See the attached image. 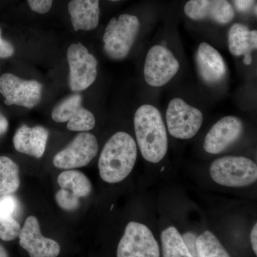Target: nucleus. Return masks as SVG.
<instances>
[{
  "mask_svg": "<svg viewBox=\"0 0 257 257\" xmlns=\"http://www.w3.org/2000/svg\"><path fill=\"white\" fill-rule=\"evenodd\" d=\"M134 124L144 159L151 163L160 162L168 150L167 130L160 111L151 104H144L137 109Z\"/></svg>",
  "mask_w": 257,
  "mask_h": 257,
  "instance_id": "obj_1",
  "label": "nucleus"
},
{
  "mask_svg": "<svg viewBox=\"0 0 257 257\" xmlns=\"http://www.w3.org/2000/svg\"><path fill=\"white\" fill-rule=\"evenodd\" d=\"M138 157V146L133 137L118 132L109 139L98 162L101 178L109 184L119 183L131 173Z\"/></svg>",
  "mask_w": 257,
  "mask_h": 257,
  "instance_id": "obj_2",
  "label": "nucleus"
},
{
  "mask_svg": "<svg viewBox=\"0 0 257 257\" xmlns=\"http://www.w3.org/2000/svg\"><path fill=\"white\" fill-rule=\"evenodd\" d=\"M209 174L214 182L228 187H243L256 182L257 166L244 157L225 156L212 162Z\"/></svg>",
  "mask_w": 257,
  "mask_h": 257,
  "instance_id": "obj_3",
  "label": "nucleus"
},
{
  "mask_svg": "<svg viewBox=\"0 0 257 257\" xmlns=\"http://www.w3.org/2000/svg\"><path fill=\"white\" fill-rule=\"evenodd\" d=\"M140 29V22L136 16L121 15L109 21L104 32V52L109 58L121 60L127 57Z\"/></svg>",
  "mask_w": 257,
  "mask_h": 257,
  "instance_id": "obj_4",
  "label": "nucleus"
},
{
  "mask_svg": "<svg viewBox=\"0 0 257 257\" xmlns=\"http://www.w3.org/2000/svg\"><path fill=\"white\" fill-rule=\"evenodd\" d=\"M202 111L189 105L180 98H174L169 103L166 121L169 133L180 140H189L195 136L203 123Z\"/></svg>",
  "mask_w": 257,
  "mask_h": 257,
  "instance_id": "obj_5",
  "label": "nucleus"
},
{
  "mask_svg": "<svg viewBox=\"0 0 257 257\" xmlns=\"http://www.w3.org/2000/svg\"><path fill=\"white\" fill-rule=\"evenodd\" d=\"M117 257H160V248L146 225L131 221L118 244Z\"/></svg>",
  "mask_w": 257,
  "mask_h": 257,
  "instance_id": "obj_6",
  "label": "nucleus"
},
{
  "mask_svg": "<svg viewBox=\"0 0 257 257\" xmlns=\"http://www.w3.org/2000/svg\"><path fill=\"white\" fill-rule=\"evenodd\" d=\"M69 87L73 92L85 90L96 80L98 62L82 44H72L67 50Z\"/></svg>",
  "mask_w": 257,
  "mask_h": 257,
  "instance_id": "obj_7",
  "label": "nucleus"
},
{
  "mask_svg": "<svg viewBox=\"0 0 257 257\" xmlns=\"http://www.w3.org/2000/svg\"><path fill=\"white\" fill-rule=\"evenodd\" d=\"M179 68V61L169 49L162 45H155L149 50L145 60V81L151 87H163L172 80Z\"/></svg>",
  "mask_w": 257,
  "mask_h": 257,
  "instance_id": "obj_8",
  "label": "nucleus"
},
{
  "mask_svg": "<svg viewBox=\"0 0 257 257\" xmlns=\"http://www.w3.org/2000/svg\"><path fill=\"white\" fill-rule=\"evenodd\" d=\"M0 93L6 105L32 109L41 101L42 85L37 81L25 80L15 74L5 73L0 77Z\"/></svg>",
  "mask_w": 257,
  "mask_h": 257,
  "instance_id": "obj_9",
  "label": "nucleus"
},
{
  "mask_svg": "<svg viewBox=\"0 0 257 257\" xmlns=\"http://www.w3.org/2000/svg\"><path fill=\"white\" fill-rule=\"evenodd\" d=\"M98 150L99 146L94 135L83 132L55 155L53 164L57 168L62 170L85 167L96 156Z\"/></svg>",
  "mask_w": 257,
  "mask_h": 257,
  "instance_id": "obj_10",
  "label": "nucleus"
},
{
  "mask_svg": "<svg viewBox=\"0 0 257 257\" xmlns=\"http://www.w3.org/2000/svg\"><path fill=\"white\" fill-rule=\"evenodd\" d=\"M82 103L80 94L68 96L54 108L52 119L56 122H67V128L70 131H90L95 126V117L91 111L83 107Z\"/></svg>",
  "mask_w": 257,
  "mask_h": 257,
  "instance_id": "obj_11",
  "label": "nucleus"
},
{
  "mask_svg": "<svg viewBox=\"0 0 257 257\" xmlns=\"http://www.w3.org/2000/svg\"><path fill=\"white\" fill-rule=\"evenodd\" d=\"M18 236L20 246L28 251L30 257H57L60 255V244L42 235L35 216L27 218Z\"/></svg>",
  "mask_w": 257,
  "mask_h": 257,
  "instance_id": "obj_12",
  "label": "nucleus"
},
{
  "mask_svg": "<svg viewBox=\"0 0 257 257\" xmlns=\"http://www.w3.org/2000/svg\"><path fill=\"white\" fill-rule=\"evenodd\" d=\"M243 133V123L234 116H226L213 125L204 140L207 153L217 155L237 141Z\"/></svg>",
  "mask_w": 257,
  "mask_h": 257,
  "instance_id": "obj_13",
  "label": "nucleus"
},
{
  "mask_svg": "<svg viewBox=\"0 0 257 257\" xmlns=\"http://www.w3.org/2000/svg\"><path fill=\"white\" fill-rule=\"evenodd\" d=\"M184 13L193 20H211L219 25L229 23L235 16L234 8L228 0H189Z\"/></svg>",
  "mask_w": 257,
  "mask_h": 257,
  "instance_id": "obj_14",
  "label": "nucleus"
},
{
  "mask_svg": "<svg viewBox=\"0 0 257 257\" xmlns=\"http://www.w3.org/2000/svg\"><path fill=\"white\" fill-rule=\"evenodd\" d=\"M196 59L198 71L204 82L215 84L224 79L226 74V63L214 47L202 42L198 47Z\"/></svg>",
  "mask_w": 257,
  "mask_h": 257,
  "instance_id": "obj_15",
  "label": "nucleus"
},
{
  "mask_svg": "<svg viewBox=\"0 0 257 257\" xmlns=\"http://www.w3.org/2000/svg\"><path fill=\"white\" fill-rule=\"evenodd\" d=\"M48 138V130L43 126L30 127L23 125L15 133L13 144L15 150L20 153L40 159L46 150Z\"/></svg>",
  "mask_w": 257,
  "mask_h": 257,
  "instance_id": "obj_16",
  "label": "nucleus"
},
{
  "mask_svg": "<svg viewBox=\"0 0 257 257\" xmlns=\"http://www.w3.org/2000/svg\"><path fill=\"white\" fill-rule=\"evenodd\" d=\"M68 11L75 32L90 31L99 25V0H71Z\"/></svg>",
  "mask_w": 257,
  "mask_h": 257,
  "instance_id": "obj_17",
  "label": "nucleus"
},
{
  "mask_svg": "<svg viewBox=\"0 0 257 257\" xmlns=\"http://www.w3.org/2000/svg\"><path fill=\"white\" fill-rule=\"evenodd\" d=\"M228 44L231 55L243 56V63L250 65L252 62L251 52L256 50V30H250L248 27L241 23H235L230 28L228 34Z\"/></svg>",
  "mask_w": 257,
  "mask_h": 257,
  "instance_id": "obj_18",
  "label": "nucleus"
},
{
  "mask_svg": "<svg viewBox=\"0 0 257 257\" xmlns=\"http://www.w3.org/2000/svg\"><path fill=\"white\" fill-rule=\"evenodd\" d=\"M20 210L18 199L11 195L0 198V239L10 241L18 237L21 226L15 219Z\"/></svg>",
  "mask_w": 257,
  "mask_h": 257,
  "instance_id": "obj_19",
  "label": "nucleus"
},
{
  "mask_svg": "<svg viewBox=\"0 0 257 257\" xmlns=\"http://www.w3.org/2000/svg\"><path fill=\"white\" fill-rule=\"evenodd\" d=\"M57 182L61 189H67L79 198L87 197L92 190L90 180L84 174L77 170L62 172L59 175Z\"/></svg>",
  "mask_w": 257,
  "mask_h": 257,
  "instance_id": "obj_20",
  "label": "nucleus"
},
{
  "mask_svg": "<svg viewBox=\"0 0 257 257\" xmlns=\"http://www.w3.org/2000/svg\"><path fill=\"white\" fill-rule=\"evenodd\" d=\"M20 185L18 165L9 157H0V198L14 194Z\"/></svg>",
  "mask_w": 257,
  "mask_h": 257,
  "instance_id": "obj_21",
  "label": "nucleus"
},
{
  "mask_svg": "<svg viewBox=\"0 0 257 257\" xmlns=\"http://www.w3.org/2000/svg\"><path fill=\"white\" fill-rule=\"evenodd\" d=\"M163 257H193L185 241L175 226L164 230L161 235Z\"/></svg>",
  "mask_w": 257,
  "mask_h": 257,
  "instance_id": "obj_22",
  "label": "nucleus"
},
{
  "mask_svg": "<svg viewBox=\"0 0 257 257\" xmlns=\"http://www.w3.org/2000/svg\"><path fill=\"white\" fill-rule=\"evenodd\" d=\"M198 257H231L214 234L205 231L197 238Z\"/></svg>",
  "mask_w": 257,
  "mask_h": 257,
  "instance_id": "obj_23",
  "label": "nucleus"
},
{
  "mask_svg": "<svg viewBox=\"0 0 257 257\" xmlns=\"http://www.w3.org/2000/svg\"><path fill=\"white\" fill-rule=\"evenodd\" d=\"M55 199L59 207L66 211L76 210L80 204L79 198L67 189H60L56 194Z\"/></svg>",
  "mask_w": 257,
  "mask_h": 257,
  "instance_id": "obj_24",
  "label": "nucleus"
},
{
  "mask_svg": "<svg viewBox=\"0 0 257 257\" xmlns=\"http://www.w3.org/2000/svg\"><path fill=\"white\" fill-rule=\"evenodd\" d=\"M28 2L32 11L39 14L48 13L53 3V0H28Z\"/></svg>",
  "mask_w": 257,
  "mask_h": 257,
  "instance_id": "obj_25",
  "label": "nucleus"
},
{
  "mask_svg": "<svg viewBox=\"0 0 257 257\" xmlns=\"http://www.w3.org/2000/svg\"><path fill=\"white\" fill-rule=\"evenodd\" d=\"M15 52L14 46L2 37V32L0 30V58H10L14 55Z\"/></svg>",
  "mask_w": 257,
  "mask_h": 257,
  "instance_id": "obj_26",
  "label": "nucleus"
},
{
  "mask_svg": "<svg viewBox=\"0 0 257 257\" xmlns=\"http://www.w3.org/2000/svg\"><path fill=\"white\" fill-rule=\"evenodd\" d=\"M187 247H188L189 251L193 257H198L197 245V236L192 232H187L182 236Z\"/></svg>",
  "mask_w": 257,
  "mask_h": 257,
  "instance_id": "obj_27",
  "label": "nucleus"
},
{
  "mask_svg": "<svg viewBox=\"0 0 257 257\" xmlns=\"http://www.w3.org/2000/svg\"><path fill=\"white\" fill-rule=\"evenodd\" d=\"M235 7L240 13H247L253 6L254 0H234Z\"/></svg>",
  "mask_w": 257,
  "mask_h": 257,
  "instance_id": "obj_28",
  "label": "nucleus"
},
{
  "mask_svg": "<svg viewBox=\"0 0 257 257\" xmlns=\"http://www.w3.org/2000/svg\"><path fill=\"white\" fill-rule=\"evenodd\" d=\"M8 127H9V123L8 119L0 112V137L3 136L8 132Z\"/></svg>",
  "mask_w": 257,
  "mask_h": 257,
  "instance_id": "obj_29",
  "label": "nucleus"
},
{
  "mask_svg": "<svg viewBox=\"0 0 257 257\" xmlns=\"http://www.w3.org/2000/svg\"><path fill=\"white\" fill-rule=\"evenodd\" d=\"M250 238H251V246H252L253 252L255 254H257V224H255L253 226L252 230L251 231V235H250Z\"/></svg>",
  "mask_w": 257,
  "mask_h": 257,
  "instance_id": "obj_30",
  "label": "nucleus"
},
{
  "mask_svg": "<svg viewBox=\"0 0 257 257\" xmlns=\"http://www.w3.org/2000/svg\"><path fill=\"white\" fill-rule=\"evenodd\" d=\"M0 257H9L8 251L1 244H0Z\"/></svg>",
  "mask_w": 257,
  "mask_h": 257,
  "instance_id": "obj_31",
  "label": "nucleus"
},
{
  "mask_svg": "<svg viewBox=\"0 0 257 257\" xmlns=\"http://www.w3.org/2000/svg\"><path fill=\"white\" fill-rule=\"evenodd\" d=\"M109 1L111 2H119L120 0H109Z\"/></svg>",
  "mask_w": 257,
  "mask_h": 257,
  "instance_id": "obj_32",
  "label": "nucleus"
}]
</instances>
